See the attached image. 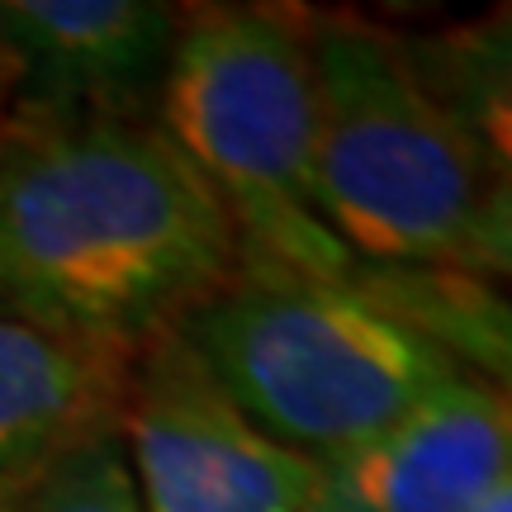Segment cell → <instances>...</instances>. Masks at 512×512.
Returning a JSON list of instances; mask_svg holds the SVG:
<instances>
[{"instance_id": "cell-4", "label": "cell", "mask_w": 512, "mask_h": 512, "mask_svg": "<svg viewBox=\"0 0 512 512\" xmlns=\"http://www.w3.org/2000/svg\"><path fill=\"white\" fill-rule=\"evenodd\" d=\"M157 124L219 195L242 261L309 280L356 275L318 204L309 15L185 5Z\"/></svg>"}, {"instance_id": "cell-2", "label": "cell", "mask_w": 512, "mask_h": 512, "mask_svg": "<svg viewBox=\"0 0 512 512\" xmlns=\"http://www.w3.org/2000/svg\"><path fill=\"white\" fill-rule=\"evenodd\" d=\"M176 332L261 432L309 460L366 446L460 375L432 337L380 309L356 280H309L256 261H238Z\"/></svg>"}, {"instance_id": "cell-3", "label": "cell", "mask_w": 512, "mask_h": 512, "mask_svg": "<svg viewBox=\"0 0 512 512\" xmlns=\"http://www.w3.org/2000/svg\"><path fill=\"white\" fill-rule=\"evenodd\" d=\"M318 204L356 266L465 271L498 176L422 86L403 34L309 15Z\"/></svg>"}, {"instance_id": "cell-8", "label": "cell", "mask_w": 512, "mask_h": 512, "mask_svg": "<svg viewBox=\"0 0 512 512\" xmlns=\"http://www.w3.org/2000/svg\"><path fill=\"white\" fill-rule=\"evenodd\" d=\"M128 366L133 351L0 309V512L81 441L119 432Z\"/></svg>"}, {"instance_id": "cell-6", "label": "cell", "mask_w": 512, "mask_h": 512, "mask_svg": "<svg viewBox=\"0 0 512 512\" xmlns=\"http://www.w3.org/2000/svg\"><path fill=\"white\" fill-rule=\"evenodd\" d=\"M181 19L166 0H0L19 119H157Z\"/></svg>"}, {"instance_id": "cell-13", "label": "cell", "mask_w": 512, "mask_h": 512, "mask_svg": "<svg viewBox=\"0 0 512 512\" xmlns=\"http://www.w3.org/2000/svg\"><path fill=\"white\" fill-rule=\"evenodd\" d=\"M19 86H24V76H19V57L10 53V43L0 38V152H5V143L15 138V124H19Z\"/></svg>"}, {"instance_id": "cell-14", "label": "cell", "mask_w": 512, "mask_h": 512, "mask_svg": "<svg viewBox=\"0 0 512 512\" xmlns=\"http://www.w3.org/2000/svg\"><path fill=\"white\" fill-rule=\"evenodd\" d=\"M470 512H512V484L508 489H498L494 498H484L479 508H470Z\"/></svg>"}, {"instance_id": "cell-1", "label": "cell", "mask_w": 512, "mask_h": 512, "mask_svg": "<svg viewBox=\"0 0 512 512\" xmlns=\"http://www.w3.org/2000/svg\"><path fill=\"white\" fill-rule=\"evenodd\" d=\"M238 261L233 219L157 119H19L0 152V309L138 351Z\"/></svg>"}, {"instance_id": "cell-12", "label": "cell", "mask_w": 512, "mask_h": 512, "mask_svg": "<svg viewBox=\"0 0 512 512\" xmlns=\"http://www.w3.org/2000/svg\"><path fill=\"white\" fill-rule=\"evenodd\" d=\"M465 271L512 285V185L508 181L494 185V200H489V214H484V228H479Z\"/></svg>"}, {"instance_id": "cell-5", "label": "cell", "mask_w": 512, "mask_h": 512, "mask_svg": "<svg viewBox=\"0 0 512 512\" xmlns=\"http://www.w3.org/2000/svg\"><path fill=\"white\" fill-rule=\"evenodd\" d=\"M119 441L143 512H313L318 460L261 432L176 328L133 351Z\"/></svg>"}, {"instance_id": "cell-11", "label": "cell", "mask_w": 512, "mask_h": 512, "mask_svg": "<svg viewBox=\"0 0 512 512\" xmlns=\"http://www.w3.org/2000/svg\"><path fill=\"white\" fill-rule=\"evenodd\" d=\"M19 512H143L119 432L81 441L38 479Z\"/></svg>"}, {"instance_id": "cell-9", "label": "cell", "mask_w": 512, "mask_h": 512, "mask_svg": "<svg viewBox=\"0 0 512 512\" xmlns=\"http://www.w3.org/2000/svg\"><path fill=\"white\" fill-rule=\"evenodd\" d=\"M351 280L489 384L512 413V285L446 266H356Z\"/></svg>"}, {"instance_id": "cell-7", "label": "cell", "mask_w": 512, "mask_h": 512, "mask_svg": "<svg viewBox=\"0 0 512 512\" xmlns=\"http://www.w3.org/2000/svg\"><path fill=\"white\" fill-rule=\"evenodd\" d=\"M508 484V403L460 370L366 446L318 460L313 512H470Z\"/></svg>"}, {"instance_id": "cell-15", "label": "cell", "mask_w": 512, "mask_h": 512, "mask_svg": "<svg viewBox=\"0 0 512 512\" xmlns=\"http://www.w3.org/2000/svg\"><path fill=\"white\" fill-rule=\"evenodd\" d=\"M5 512H19V508H5Z\"/></svg>"}, {"instance_id": "cell-10", "label": "cell", "mask_w": 512, "mask_h": 512, "mask_svg": "<svg viewBox=\"0 0 512 512\" xmlns=\"http://www.w3.org/2000/svg\"><path fill=\"white\" fill-rule=\"evenodd\" d=\"M403 48L489 171L512 185V5L403 34Z\"/></svg>"}]
</instances>
